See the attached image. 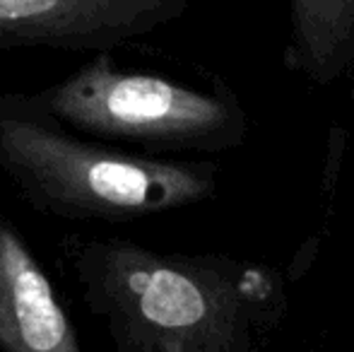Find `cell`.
<instances>
[{"label": "cell", "mask_w": 354, "mask_h": 352, "mask_svg": "<svg viewBox=\"0 0 354 352\" xmlns=\"http://www.w3.org/2000/svg\"><path fill=\"white\" fill-rule=\"evenodd\" d=\"M121 352H253L287 316L282 275L224 254H162L118 237L58 244Z\"/></svg>", "instance_id": "6da1fadb"}, {"label": "cell", "mask_w": 354, "mask_h": 352, "mask_svg": "<svg viewBox=\"0 0 354 352\" xmlns=\"http://www.w3.org/2000/svg\"><path fill=\"white\" fill-rule=\"evenodd\" d=\"M68 128L145 155L222 152L243 145L248 118L224 85L188 82L118 68L111 48L51 87L32 94Z\"/></svg>", "instance_id": "3957f363"}, {"label": "cell", "mask_w": 354, "mask_h": 352, "mask_svg": "<svg viewBox=\"0 0 354 352\" xmlns=\"http://www.w3.org/2000/svg\"><path fill=\"white\" fill-rule=\"evenodd\" d=\"M0 169L34 210L109 225L210 201L219 174L210 160H162L77 133L22 92L0 94Z\"/></svg>", "instance_id": "7a4b0ae2"}, {"label": "cell", "mask_w": 354, "mask_h": 352, "mask_svg": "<svg viewBox=\"0 0 354 352\" xmlns=\"http://www.w3.org/2000/svg\"><path fill=\"white\" fill-rule=\"evenodd\" d=\"M186 8L188 0H0V51H113L178 19Z\"/></svg>", "instance_id": "277c9868"}, {"label": "cell", "mask_w": 354, "mask_h": 352, "mask_svg": "<svg viewBox=\"0 0 354 352\" xmlns=\"http://www.w3.org/2000/svg\"><path fill=\"white\" fill-rule=\"evenodd\" d=\"M287 66L318 85L354 68V0H289Z\"/></svg>", "instance_id": "8992f818"}, {"label": "cell", "mask_w": 354, "mask_h": 352, "mask_svg": "<svg viewBox=\"0 0 354 352\" xmlns=\"http://www.w3.org/2000/svg\"><path fill=\"white\" fill-rule=\"evenodd\" d=\"M0 350L80 352L75 328L56 285L19 227L0 212Z\"/></svg>", "instance_id": "5b68a950"}]
</instances>
